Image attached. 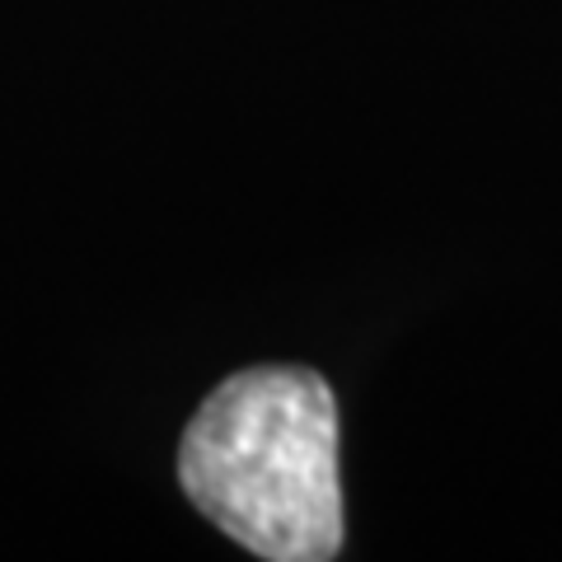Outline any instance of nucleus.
<instances>
[{
    "mask_svg": "<svg viewBox=\"0 0 562 562\" xmlns=\"http://www.w3.org/2000/svg\"><path fill=\"white\" fill-rule=\"evenodd\" d=\"M188 502L268 562L342 553L338 403L310 366H249L202 398L179 441Z\"/></svg>",
    "mask_w": 562,
    "mask_h": 562,
    "instance_id": "f257e3e1",
    "label": "nucleus"
}]
</instances>
